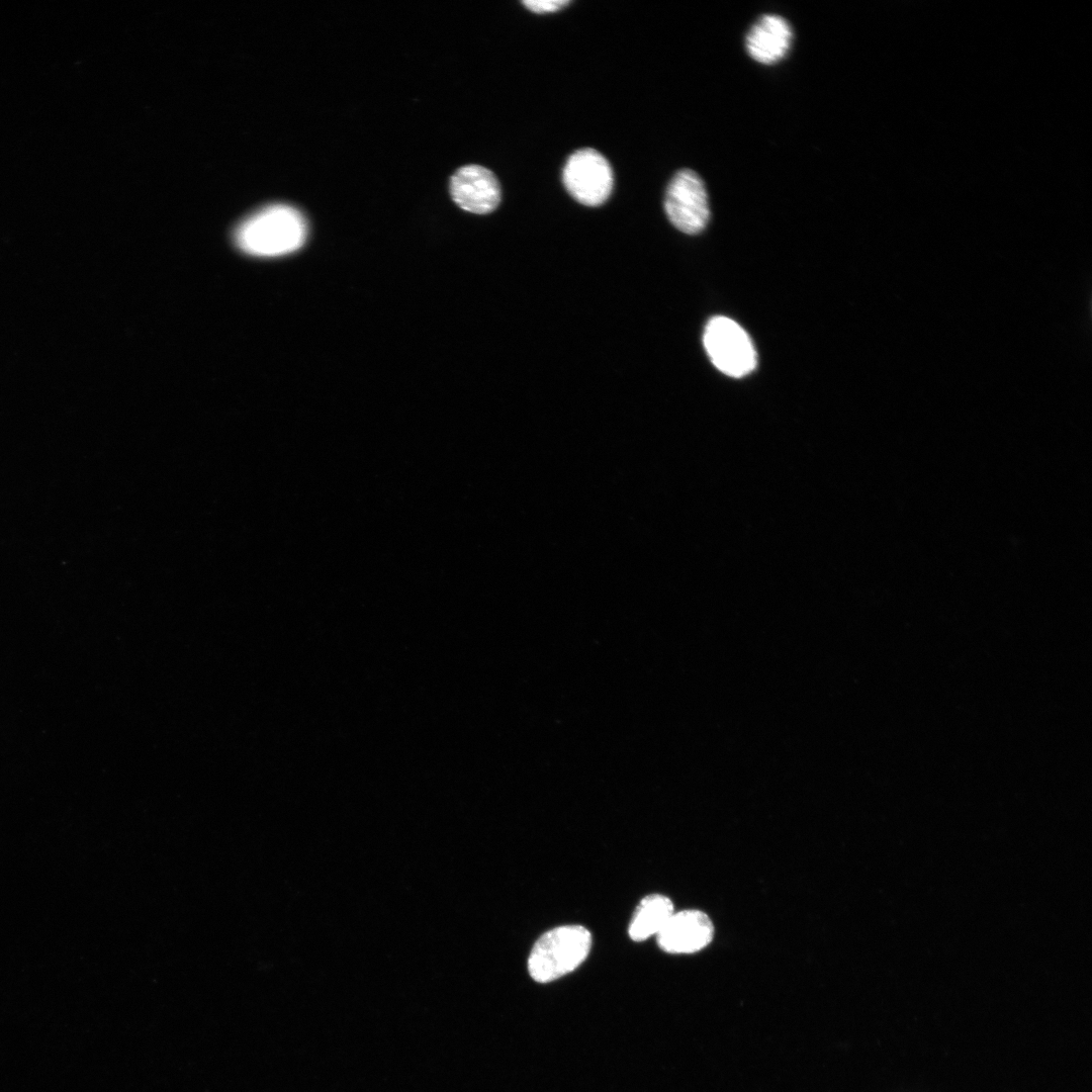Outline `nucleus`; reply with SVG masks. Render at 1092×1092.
<instances>
[{"label": "nucleus", "instance_id": "1", "mask_svg": "<svg viewBox=\"0 0 1092 1092\" xmlns=\"http://www.w3.org/2000/svg\"><path fill=\"white\" fill-rule=\"evenodd\" d=\"M306 235V221L297 209L273 204L244 219L235 231V242L249 255L277 257L299 249Z\"/></svg>", "mask_w": 1092, "mask_h": 1092}, {"label": "nucleus", "instance_id": "2", "mask_svg": "<svg viewBox=\"0 0 1092 1092\" xmlns=\"http://www.w3.org/2000/svg\"><path fill=\"white\" fill-rule=\"evenodd\" d=\"M592 934L582 925H562L548 930L535 942L528 971L538 983H549L578 968L587 958Z\"/></svg>", "mask_w": 1092, "mask_h": 1092}, {"label": "nucleus", "instance_id": "3", "mask_svg": "<svg viewBox=\"0 0 1092 1092\" xmlns=\"http://www.w3.org/2000/svg\"><path fill=\"white\" fill-rule=\"evenodd\" d=\"M703 343L714 366L730 377H743L756 366V352L749 336L731 318H711Z\"/></svg>", "mask_w": 1092, "mask_h": 1092}, {"label": "nucleus", "instance_id": "4", "mask_svg": "<svg viewBox=\"0 0 1092 1092\" xmlns=\"http://www.w3.org/2000/svg\"><path fill=\"white\" fill-rule=\"evenodd\" d=\"M562 181L577 202L599 206L612 193L614 174L609 161L600 152L583 148L568 157L563 167Z\"/></svg>", "mask_w": 1092, "mask_h": 1092}, {"label": "nucleus", "instance_id": "5", "mask_svg": "<svg viewBox=\"0 0 1092 1092\" xmlns=\"http://www.w3.org/2000/svg\"><path fill=\"white\" fill-rule=\"evenodd\" d=\"M664 209L669 221L680 232H702L710 218L708 194L702 178L692 169L677 171L669 181Z\"/></svg>", "mask_w": 1092, "mask_h": 1092}, {"label": "nucleus", "instance_id": "6", "mask_svg": "<svg viewBox=\"0 0 1092 1092\" xmlns=\"http://www.w3.org/2000/svg\"><path fill=\"white\" fill-rule=\"evenodd\" d=\"M453 201L463 210L486 214L493 211L502 198L496 176L480 165H466L451 176L449 183Z\"/></svg>", "mask_w": 1092, "mask_h": 1092}, {"label": "nucleus", "instance_id": "7", "mask_svg": "<svg viewBox=\"0 0 1092 1092\" xmlns=\"http://www.w3.org/2000/svg\"><path fill=\"white\" fill-rule=\"evenodd\" d=\"M715 927L712 919L698 909L673 912L657 933L659 947L668 953H694L708 946L713 940Z\"/></svg>", "mask_w": 1092, "mask_h": 1092}, {"label": "nucleus", "instance_id": "8", "mask_svg": "<svg viewBox=\"0 0 1092 1092\" xmlns=\"http://www.w3.org/2000/svg\"><path fill=\"white\" fill-rule=\"evenodd\" d=\"M793 29L786 18L777 14H764L750 27L745 47L749 56L761 64H775L789 52Z\"/></svg>", "mask_w": 1092, "mask_h": 1092}, {"label": "nucleus", "instance_id": "9", "mask_svg": "<svg viewBox=\"0 0 1092 1092\" xmlns=\"http://www.w3.org/2000/svg\"><path fill=\"white\" fill-rule=\"evenodd\" d=\"M674 912L672 901L661 894L644 897L634 911L628 933L632 940L643 941L662 929Z\"/></svg>", "mask_w": 1092, "mask_h": 1092}, {"label": "nucleus", "instance_id": "10", "mask_svg": "<svg viewBox=\"0 0 1092 1092\" xmlns=\"http://www.w3.org/2000/svg\"><path fill=\"white\" fill-rule=\"evenodd\" d=\"M522 3L530 11H532L534 13H538V14H544V13H551V12L558 11V10L564 8L565 6H567L568 4H570L571 1L570 0H542V1L527 0V1H522Z\"/></svg>", "mask_w": 1092, "mask_h": 1092}]
</instances>
